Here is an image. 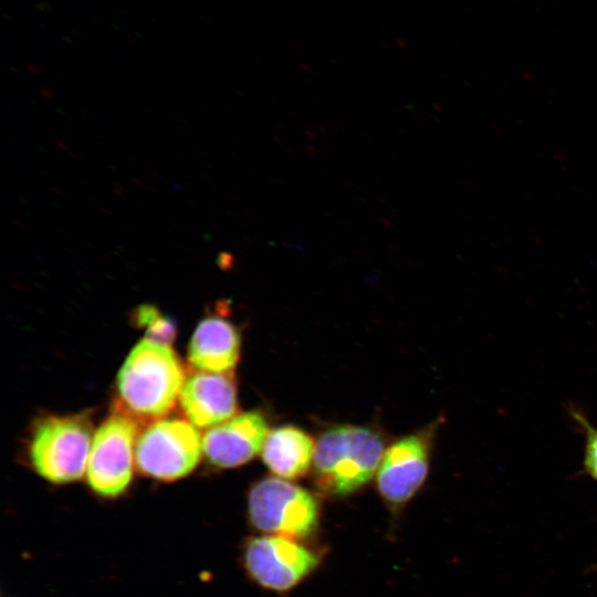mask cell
Instances as JSON below:
<instances>
[{"instance_id": "obj_10", "label": "cell", "mask_w": 597, "mask_h": 597, "mask_svg": "<svg viewBox=\"0 0 597 597\" xmlns=\"http://www.w3.org/2000/svg\"><path fill=\"white\" fill-rule=\"evenodd\" d=\"M269 431L268 422L261 412L238 413L205 432L202 451L214 467H239L261 451Z\"/></svg>"}, {"instance_id": "obj_5", "label": "cell", "mask_w": 597, "mask_h": 597, "mask_svg": "<svg viewBox=\"0 0 597 597\" xmlns=\"http://www.w3.org/2000/svg\"><path fill=\"white\" fill-rule=\"evenodd\" d=\"M202 439L188 420H155L138 434L135 463L138 471L160 481H175L188 475L199 463Z\"/></svg>"}, {"instance_id": "obj_14", "label": "cell", "mask_w": 597, "mask_h": 597, "mask_svg": "<svg viewBox=\"0 0 597 597\" xmlns=\"http://www.w3.org/2000/svg\"><path fill=\"white\" fill-rule=\"evenodd\" d=\"M568 411L585 440L583 471L597 482V427L591 425L585 413L576 407H569Z\"/></svg>"}, {"instance_id": "obj_13", "label": "cell", "mask_w": 597, "mask_h": 597, "mask_svg": "<svg viewBox=\"0 0 597 597\" xmlns=\"http://www.w3.org/2000/svg\"><path fill=\"white\" fill-rule=\"evenodd\" d=\"M132 323L145 333L146 339L170 346L177 336L175 322L151 304H140L133 310Z\"/></svg>"}, {"instance_id": "obj_6", "label": "cell", "mask_w": 597, "mask_h": 597, "mask_svg": "<svg viewBox=\"0 0 597 597\" xmlns=\"http://www.w3.org/2000/svg\"><path fill=\"white\" fill-rule=\"evenodd\" d=\"M139 425L115 408L94 433L85 475L97 495L116 498L130 484Z\"/></svg>"}, {"instance_id": "obj_11", "label": "cell", "mask_w": 597, "mask_h": 597, "mask_svg": "<svg viewBox=\"0 0 597 597\" xmlns=\"http://www.w3.org/2000/svg\"><path fill=\"white\" fill-rule=\"evenodd\" d=\"M241 336L227 318L210 315L202 318L189 341L187 358L199 371L227 373L239 362Z\"/></svg>"}, {"instance_id": "obj_2", "label": "cell", "mask_w": 597, "mask_h": 597, "mask_svg": "<svg viewBox=\"0 0 597 597\" xmlns=\"http://www.w3.org/2000/svg\"><path fill=\"white\" fill-rule=\"evenodd\" d=\"M385 451L384 438L371 428L342 425L325 430L315 443L314 482L326 495L352 494L377 473Z\"/></svg>"}, {"instance_id": "obj_8", "label": "cell", "mask_w": 597, "mask_h": 597, "mask_svg": "<svg viewBox=\"0 0 597 597\" xmlns=\"http://www.w3.org/2000/svg\"><path fill=\"white\" fill-rule=\"evenodd\" d=\"M437 427L438 422H434L396 441L385 451L376 473V485L391 506L408 502L426 481Z\"/></svg>"}, {"instance_id": "obj_4", "label": "cell", "mask_w": 597, "mask_h": 597, "mask_svg": "<svg viewBox=\"0 0 597 597\" xmlns=\"http://www.w3.org/2000/svg\"><path fill=\"white\" fill-rule=\"evenodd\" d=\"M248 515L250 523L265 534L301 541L316 531L320 505L304 488L279 476H266L249 491Z\"/></svg>"}, {"instance_id": "obj_3", "label": "cell", "mask_w": 597, "mask_h": 597, "mask_svg": "<svg viewBox=\"0 0 597 597\" xmlns=\"http://www.w3.org/2000/svg\"><path fill=\"white\" fill-rule=\"evenodd\" d=\"M93 437L87 413L46 416L32 430L28 448L30 463L50 482H74L86 472Z\"/></svg>"}, {"instance_id": "obj_1", "label": "cell", "mask_w": 597, "mask_h": 597, "mask_svg": "<svg viewBox=\"0 0 597 597\" xmlns=\"http://www.w3.org/2000/svg\"><path fill=\"white\" fill-rule=\"evenodd\" d=\"M185 379L184 366L171 347L145 338L118 370L115 408L139 423L158 420L175 406Z\"/></svg>"}, {"instance_id": "obj_9", "label": "cell", "mask_w": 597, "mask_h": 597, "mask_svg": "<svg viewBox=\"0 0 597 597\" xmlns=\"http://www.w3.org/2000/svg\"><path fill=\"white\" fill-rule=\"evenodd\" d=\"M180 407L195 427L209 429L238 411V389L234 375L196 371L187 376L179 395Z\"/></svg>"}, {"instance_id": "obj_12", "label": "cell", "mask_w": 597, "mask_h": 597, "mask_svg": "<svg viewBox=\"0 0 597 597\" xmlns=\"http://www.w3.org/2000/svg\"><path fill=\"white\" fill-rule=\"evenodd\" d=\"M314 449V441L305 431L294 426H282L268 432L261 457L273 474L294 480L308 472Z\"/></svg>"}, {"instance_id": "obj_15", "label": "cell", "mask_w": 597, "mask_h": 597, "mask_svg": "<svg viewBox=\"0 0 597 597\" xmlns=\"http://www.w3.org/2000/svg\"><path fill=\"white\" fill-rule=\"evenodd\" d=\"M218 262L222 268H228L232 263V256L229 253L221 252L219 254Z\"/></svg>"}, {"instance_id": "obj_7", "label": "cell", "mask_w": 597, "mask_h": 597, "mask_svg": "<svg viewBox=\"0 0 597 597\" xmlns=\"http://www.w3.org/2000/svg\"><path fill=\"white\" fill-rule=\"evenodd\" d=\"M243 564L258 585L283 593L313 573L320 556L298 540L266 534L247 542Z\"/></svg>"}]
</instances>
